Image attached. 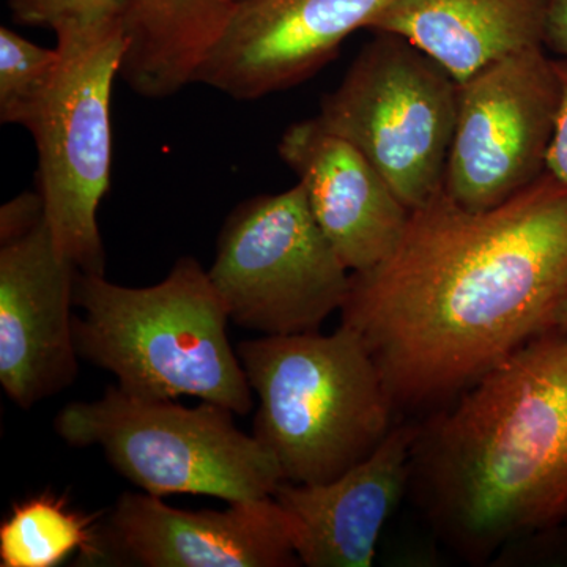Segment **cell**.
Masks as SVG:
<instances>
[{
    "mask_svg": "<svg viewBox=\"0 0 567 567\" xmlns=\"http://www.w3.org/2000/svg\"><path fill=\"white\" fill-rule=\"evenodd\" d=\"M567 295V186L547 173L472 212L445 188L410 212L382 262L350 274L341 323L395 409L457 398L551 328Z\"/></svg>",
    "mask_w": 567,
    "mask_h": 567,
    "instance_id": "6da1fadb",
    "label": "cell"
},
{
    "mask_svg": "<svg viewBox=\"0 0 567 567\" xmlns=\"http://www.w3.org/2000/svg\"><path fill=\"white\" fill-rule=\"evenodd\" d=\"M412 486L473 561L567 518V328L529 339L417 424Z\"/></svg>",
    "mask_w": 567,
    "mask_h": 567,
    "instance_id": "7a4b0ae2",
    "label": "cell"
},
{
    "mask_svg": "<svg viewBox=\"0 0 567 567\" xmlns=\"http://www.w3.org/2000/svg\"><path fill=\"white\" fill-rule=\"evenodd\" d=\"M74 341L82 360L111 372L126 394L192 395L248 415L252 388L227 338L230 322L208 270L181 257L162 282L125 287L104 275L76 279Z\"/></svg>",
    "mask_w": 567,
    "mask_h": 567,
    "instance_id": "3957f363",
    "label": "cell"
},
{
    "mask_svg": "<svg viewBox=\"0 0 567 567\" xmlns=\"http://www.w3.org/2000/svg\"><path fill=\"white\" fill-rule=\"evenodd\" d=\"M238 358L259 399L252 435L282 480L330 483L371 456L390 434L395 405L360 336H260Z\"/></svg>",
    "mask_w": 567,
    "mask_h": 567,
    "instance_id": "277c9868",
    "label": "cell"
},
{
    "mask_svg": "<svg viewBox=\"0 0 567 567\" xmlns=\"http://www.w3.org/2000/svg\"><path fill=\"white\" fill-rule=\"evenodd\" d=\"M234 415L213 402L188 409L114 385L96 401L66 405L54 427L66 445L99 446L115 472L145 494L227 503L274 496L281 470L256 436L235 425Z\"/></svg>",
    "mask_w": 567,
    "mask_h": 567,
    "instance_id": "5b68a950",
    "label": "cell"
},
{
    "mask_svg": "<svg viewBox=\"0 0 567 567\" xmlns=\"http://www.w3.org/2000/svg\"><path fill=\"white\" fill-rule=\"evenodd\" d=\"M58 73L28 130L39 152V193L55 245L81 274L104 275L99 208L110 192L112 89L121 78L122 17L54 28Z\"/></svg>",
    "mask_w": 567,
    "mask_h": 567,
    "instance_id": "8992f818",
    "label": "cell"
},
{
    "mask_svg": "<svg viewBox=\"0 0 567 567\" xmlns=\"http://www.w3.org/2000/svg\"><path fill=\"white\" fill-rule=\"evenodd\" d=\"M457 102L458 82L431 55L375 32L316 118L363 153L412 212L443 186Z\"/></svg>",
    "mask_w": 567,
    "mask_h": 567,
    "instance_id": "52a82bcc",
    "label": "cell"
},
{
    "mask_svg": "<svg viewBox=\"0 0 567 567\" xmlns=\"http://www.w3.org/2000/svg\"><path fill=\"white\" fill-rule=\"evenodd\" d=\"M208 276L230 322L262 336L319 331L341 311L350 284L301 183L238 204L223 224Z\"/></svg>",
    "mask_w": 567,
    "mask_h": 567,
    "instance_id": "ba28073f",
    "label": "cell"
},
{
    "mask_svg": "<svg viewBox=\"0 0 567 567\" xmlns=\"http://www.w3.org/2000/svg\"><path fill=\"white\" fill-rule=\"evenodd\" d=\"M559 78L544 48L517 52L458 84L443 188L472 212L513 199L546 174Z\"/></svg>",
    "mask_w": 567,
    "mask_h": 567,
    "instance_id": "9c48e42d",
    "label": "cell"
},
{
    "mask_svg": "<svg viewBox=\"0 0 567 567\" xmlns=\"http://www.w3.org/2000/svg\"><path fill=\"white\" fill-rule=\"evenodd\" d=\"M96 565L142 567H290L301 565L293 524L274 496L185 511L162 496H118L100 527Z\"/></svg>",
    "mask_w": 567,
    "mask_h": 567,
    "instance_id": "30bf717a",
    "label": "cell"
},
{
    "mask_svg": "<svg viewBox=\"0 0 567 567\" xmlns=\"http://www.w3.org/2000/svg\"><path fill=\"white\" fill-rule=\"evenodd\" d=\"M391 0H238L197 70L204 84L240 102L289 91L369 29Z\"/></svg>",
    "mask_w": 567,
    "mask_h": 567,
    "instance_id": "8fae6325",
    "label": "cell"
},
{
    "mask_svg": "<svg viewBox=\"0 0 567 567\" xmlns=\"http://www.w3.org/2000/svg\"><path fill=\"white\" fill-rule=\"evenodd\" d=\"M78 275L47 218L31 233L0 241V385L22 410L62 393L80 372Z\"/></svg>",
    "mask_w": 567,
    "mask_h": 567,
    "instance_id": "7c38bea8",
    "label": "cell"
},
{
    "mask_svg": "<svg viewBox=\"0 0 567 567\" xmlns=\"http://www.w3.org/2000/svg\"><path fill=\"white\" fill-rule=\"evenodd\" d=\"M278 152L350 274L374 267L393 251L410 210L354 145L312 117L290 125Z\"/></svg>",
    "mask_w": 567,
    "mask_h": 567,
    "instance_id": "4fadbf2b",
    "label": "cell"
},
{
    "mask_svg": "<svg viewBox=\"0 0 567 567\" xmlns=\"http://www.w3.org/2000/svg\"><path fill=\"white\" fill-rule=\"evenodd\" d=\"M416 434L417 424L395 425L371 456L330 483L276 487L301 565L372 566L380 533L409 488Z\"/></svg>",
    "mask_w": 567,
    "mask_h": 567,
    "instance_id": "5bb4252c",
    "label": "cell"
},
{
    "mask_svg": "<svg viewBox=\"0 0 567 567\" xmlns=\"http://www.w3.org/2000/svg\"><path fill=\"white\" fill-rule=\"evenodd\" d=\"M548 0H391L368 31L393 33L461 84L492 63L544 47Z\"/></svg>",
    "mask_w": 567,
    "mask_h": 567,
    "instance_id": "9a60e30c",
    "label": "cell"
},
{
    "mask_svg": "<svg viewBox=\"0 0 567 567\" xmlns=\"http://www.w3.org/2000/svg\"><path fill=\"white\" fill-rule=\"evenodd\" d=\"M235 6L237 0H126L121 80L151 100L194 84Z\"/></svg>",
    "mask_w": 567,
    "mask_h": 567,
    "instance_id": "2e32d148",
    "label": "cell"
},
{
    "mask_svg": "<svg viewBox=\"0 0 567 567\" xmlns=\"http://www.w3.org/2000/svg\"><path fill=\"white\" fill-rule=\"evenodd\" d=\"M100 514H84L66 496L43 492L14 503L0 524V566L55 567L73 551L80 565L100 558Z\"/></svg>",
    "mask_w": 567,
    "mask_h": 567,
    "instance_id": "e0dca14e",
    "label": "cell"
},
{
    "mask_svg": "<svg viewBox=\"0 0 567 567\" xmlns=\"http://www.w3.org/2000/svg\"><path fill=\"white\" fill-rule=\"evenodd\" d=\"M61 52L0 28V122L29 130L58 73Z\"/></svg>",
    "mask_w": 567,
    "mask_h": 567,
    "instance_id": "ac0fdd59",
    "label": "cell"
},
{
    "mask_svg": "<svg viewBox=\"0 0 567 567\" xmlns=\"http://www.w3.org/2000/svg\"><path fill=\"white\" fill-rule=\"evenodd\" d=\"M126 0H9L18 24L50 28L63 22H95L122 17Z\"/></svg>",
    "mask_w": 567,
    "mask_h": 567,
    "instance_id": "d6986e66",
    "label": "cell"
},
{
    "mask_svg": "<svg viewBox=\"0 0 567 567\" xmlns=\"http://www.w3.org/2000/svg\"><path fill=\"white\" fill-rule=\"evenodd\" d=\"M44 218L47 215L40 193L20 194L0 208V241L31 233Z\"/></svg>",
    "mask_w": 567,
    "mask_h": 567,
    "instance_id": "ffe728a7",
    "label": "cell"
},
{
    "mask_svg": "<svg viewBox=\"0 0 567 567\" xmlns=\"http://www.w3.org/2000/svg\"><path fill=\"white\" fill-rule=\"evenodd\" d=\"M559 78V106L554 137L547 152L546 171L567 186V59L555 61Z\"/></svg>",
    "mask_w": 567,
    "mask_h": 567,
    "instance_id": "44dd1931",
    "label": "cell"
},
{
    "mask_svg": "<svg viewBox=\"0 0 567 567\" xmlns=\"http://www.w3.org/2000/svg\"><path fill=\"white\" fill-rule=\"evenodd\" d=\"M544 47L567 59V0H548Z\"/></svg>",
    "mask_w": 567,
    "mask_h": 567,
    "instance_id": "7402d4cb",
    "label": "cell"
},
{
    "mask_svg": "<svg viewBox=\"0 0 567 567\" xmlns=\"http://www.w3.org/2000/svg\"><path fill=\"white\" fill-rule=\"evenodd\" d=\"M551 327L567 328V295L565 300L561 301V305L558 306L557 312H555Z\"/></svg>",
    "mask_w": 567,
    "mask_h": 567,
    "instance_id": "603a6c76",
    "label": "cell"
},
{
    "mask_svg": "<svg viewBox=\"0 0 567 567\" xmlns=\"http://www.w3.org/2000/svg\"><path fill=\"white\" fill-rule=\"evenodd\" d=\"M237 2H238V0H237Z\"/></svg>",
    "mask_w": 567,
    "mask_h": 567,
    "instance_id": "cb8c5ba5",
    "label": "cell"
}]
</instances>
